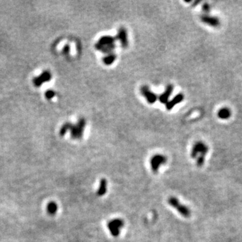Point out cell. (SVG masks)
Segmentation results:
<instances>
[{
	"mask_svg": "<svg viewBox=\"0 0 242 242\" xmlns=\"http://www.w3.org/2000/svg\"><path fill=\"white\" fill-rule=\"evenodd\" d=\"M125 226V221L121 219H114L107 223V227L113 237H118L120 235V229Z\"/></svg>",
	"mask_w": 242,
	"mask_h": 242,
	"instance_id": "277c9868",
	"label": "cell"
},
{
	"mask_svg": "<svg viewBox=\"0 0 242 242\" xmlns=\"http://www.w3.org/2000/svg\"><path fill=\"white\" fill-rule=\"evenodd\" d=\"M184 98V96L183 94H179L178 95H176V96L174 97L173 99L171 100L170 101H168L167 102V104L166 105V109L167 110H172V109L176 105V104L180 103V102L183 100Z\"/></svg>",
	"mask_w": 242,
	"mask_h": 242,
	"instance_id": "8fae6325",
	"label": "cell"
},
{
	"mask_svg": "<svg viewBox=\"0 0 242 242\" xmlns=\"http://www.w3.org/2000/svg\"><path fill=\"white\" fill-rule=\"evenodd\" d=\"M55 96V92L53 90H46V92H45V97L47 100H51Z\"/></svg>",
	"mask_w": 242,
	"mask_h": 242,
	"instance_id": "ac0fdd59",
	"label": "cell"
},
{
	"mask_svg": "<svg viewBox=\"0 0 242 242\" xmlns=\"http://www.w3.org/2000/svg\"><path fill=\"white\" fill-rule=\"evenodd\" d=\"M116 37L111 36H103L100 37L95 45L96 49L108 55L112 53L115 49Z\"/></svg>",
	"mask_w": 242,
	"mask_h": 242,
	"instance_id": "6da1fadb",
	"label": "cell"
},
{
	"mask_svg": "<svg viewBox=\"0 0 242 242\" xmlns=\"http://www.w3.org/2000/svg\"><path fill=\"white\" fill-rule=\"evenodd\" d=\"M167 158L164 155L156 154L154 155L150 159L151 169L153 173L157 174L159 167L162 165L166 164Z\"/></svg>",
	"mask_w": 242,
	"mask_h": 242,
	"instance_id": "5b68a950",
	"label": "cell"
},
{
	"mask_svg": "<svg viewBox=\"0 0 242 242\" xmlns=\"http://www.w3.org/2000/svg\"><path fill=\"white\" fill-rule=\"evenodd\" d=\"M201 20L204 23L212 26H218L219 25V20L215 17H211L208 16H202Z\"/></svg>",
	"mask_w": 242,
	"mask_h": 242,
	"instance_id": "7c38bea8",
	"label": "cell"
},
{
	"mask_svg": "<svg viewBox=\"0 0 242 242\" xmlns=\"http://www.w3.org/2000/svg\"><path fill=\"white\" fill-rule=\"evenodd\" d=\"M107 186H108V182L105 178H102L100 182V185L98 189L96 191V194L98 196H102L106 194L107 192Z\"/></svg>",
	"mask_w": 242,
	"mask_h": 242,
	"instance_id": "4fadbf2b",
	"label": "cell"
},
{
	"mask_svg": "<svg viewBox=\"0 0 242 242\" xmlns=\"http://www.w3.org/2000/svg\"><path fill=\"white\" fill-rule=\"evenodd\" d=\"M72 126V124L71 122H66L60 128V131H59V135L60 137H63L65 136V135L67 133V132L68 131H70L71 127Z\"/></svg>",
	"mask_w": 242,
	"mask_h": 242,
	"instance_id": "e0dca14e",
	"label": "cell"
},
{
	"mask_svg": "<svg viewBox=\"0 0 242 242\" xmlns=\"http://www.w3.org/2000/svg\"><path fill=\"white\" fill-rule=\"evenodd\" d=\"M231 116V111L227 108H223L218 112V116L221 119H227Z\"/></svg>",
	"mask_w": 242,
	"mask_h": 242,
	"instance_id": "2e32d148",
	"label": "cell"
},
{
	"mask_svg": "<svg viewBox=\"0 0 242 242\" xmlns=\"http://www.w3.org/2000/svg\"><path fill=\"white\" fill-rule=\"evenodd\" d=\"M174 87L172 85H168L167 86L166 90L165 92L163 93L162 94H161L159 97V100L162 104H167V102H168L169 98L171 96V94H172V92H173Z\"/></svg>",
	"mask_w": 242,
	"mask_h": 242,
	"instance_id": "30bf717a",
	"label": "cell"
},
{
	"mask_svg": "<svg viewBox=\"0 0 242 242\" xmlns=\"http://www.w3.org/2000/svg\"><path fill=\"white\" fill-rule=\"evenodd\" d=\"M141 92L143 96L145 98L149 104H154L157 100V96L154 93L151 92L147 85L142 86L141 88Z\"/></svg>",
	"mask_w": 242,
	"mask_h": 242,
	"instance_id": "ba28073f",
	"label": "cell"
},
{
	"mask_svg": "<svg viewBox=\"0 0 242 242\" xmlns=\"http://www.w3.org/2000/svg\"><path fill=\"white\" fill-rule=\"evenodd\" d=\"M58 211V205L54 201L48 202L46 205V211L50 215H55Z\"/></svg>",
	"mask_w": 242,
	"mask_h": 242,
	"instance_id": "5bb4252c",
	"label": "cell"
},
{
	"mask_svg": "<svg viewBox=\"0 0 242 242\" xmlns=\"http://www.w3.org/2000/svg\"><path fill=\"white\" fill-rule=\"evenodd\" d=\"M116 59V55L115 53H110V54L106 55L105 57H104L102 60H103V63L106 65H110L113 63L115 61V60Z\"/></svg>",
	"mask_w": 242,
	"mask_h": 242,
	"instance_id": "9a60e30c",
	"label": "cell"
},
{
	"mask_svg": "<svg viewBox=\"0 0 242 242\" xmlns=\"http://www.w3.org/2000/svg\"><path fill=\"white\" fill-rule=\"evenodd\" d=\"M69 51H70V47H69V45H65L63 48V52L65 54H68L69 53Z\"/></svg>",
	"mask_w": 242,
	"mask_h": 242,
	"instance_id": "ffe728a7",
	"label": "cell"
},
{
	"mask_svg": "<svg viewBox=\"0 0 242 242\" xmlns=\"http://www.w3.org/2000/svg\"><path fill=\"white\" fill-rule=\"evenodd\" d=\"M167 202H168L169 205L173 207L174 209H175L182 217L189 218L191 216L190 209L186 206H185L184 204H182L177 198L170 196L167 199Z\"/></svg>",
	"mask_w": 242,
	"mask_h": 242,
	"instance_id": "7a4b0ae2",
	"label": "cell"
},
{
	"mask_svg": "<svg viewBox=\"0 0 242 242\" xmlns=\"http://www.w3.org/2000/svg\"><path fill=\"white\" fill-rule=\"evenodd\" d=\"M116 39L120 42L121 46L123 48H127L129 45V41H128L127 37V32L125 28L121 27L119 28L117 33V36L116 37Z\"/></svg>",
	"mask_w": 242,
	"mask_h": 242,
	"instance_id": "9c48e42d",
	"label": "cell"
},
{
	"mask_svg": "<svg viewBox=\"0 0 242 242\" xmlns=\"http://www.w3.org/2000/svg\"><path fill=\"white\" fill-rule=\"evenodd\" d=\"M52 78V75L51 72L48 71H45L42 73L40 75L34 78L33 83L36 87H40V86L46 82L49 81Z\"/></svg>",
	"mask_w": 242,
	"mask_h": 242,
	"instance_id": "52a82bcc",
	"label": "cell"
},
{
	"mask_svg": "<svg viewBox=\"0 0 242 242\" xmlns=\"http://www.w3.org/2000/svg\"><path fill=\"white\" fill-rule=\"evenodd\" d=\"M85 127V120L80 118L75 125H72L70 129L71 137L73 139H80L82 138L83 131Z\"/></svg>",
	"mask_w": 242,
	"mask_h": 242,
	"instance_id": "3957f363",
	"label": "cell"
},
{
	"mask_svg": "<svg viewBox=\"0 0 242 242\" xmlns=\"http://www.w3.org/2000/svg\"><path fill=\"white\" fill-rule=\"evenodd\" d=\"M208 151L209 147L205 143H202L201 141L196 142L192 148L191 157L192 158H196L199 156V155L206 156Z\"/></svg>",
	"mask_w": 242,
	"mask_h": 242,
	"instance_id": "8992f818",
	"label": "cell"
},
{
	"mask_svg": "<svg viewBox=\"0 0 242 242\" xmlns=\"http://www.w3.org/2000/svg\"><path fill=\"white\" fill-rule=\"evenodd\" d=\"M204 160H205V156H204V155H199L197 157V166L199 167H201L204 164Z\"/></svg>",
	"mask_w": 242,
	"mask_h": 242,
	"instance_id": "d6986e66",
	"label": "cell"
}]
</instances>
